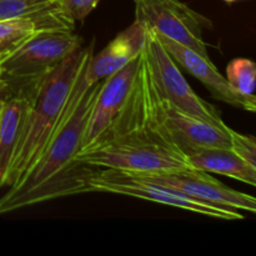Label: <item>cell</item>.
<instances>
[{
	"mask_svg": "<svg viewBox=\"0 0 256 256\" xmlns=\"http://www.w3.org/2000/svg\"><path fill=\"white\" fill-rule=\"evenodd\" d=\"M10 96L9 89H8V85L4 80H0V114L2 112V108H4L5 102L8 100V98Z\"/></svg>",
	"mask_w": 256,
	"mask_h": 256,
	"instance_id": "cell-20",
	"label": "cell"
},
{
	"mask_svg": "<svg viewBox=\"0 0 256 256\" xmlns=\"http://www.w3.org/2000/svg\"><path fill=\"white\" fill-rule=\"evenodd\" d=\"M242 109L248 110V112H256V95L255 94L245 95L244 102H242Z\"/></svg>",
	"mask_w": 256,
	"mask_h": 256,
	"instance_id": "cell-19",
	"label": "cell"
},
{
	"mask_svg": "<svg viewBox=\"0 0 256 256\" xmlns=\"http://www.w3.org/2000/svg\"><path fill=\"white\" fill-rule=\"evenodd\" d=\"M135 179L174 190L196 202L232 210H245L256 215V198L232 189L199 169H186L158 174H134L122 172Z\"/></svg>",
	"mask_w": 256,
	"mask_h": 256,
	"instance_id": "cell-8",
	"label": "cell"
},
{
	"mask_svg": "<svg viewBox=\"0 0 256 256\" xmlns=\"http://www.w3.org/2000/svg\"><path fill=\"white\" fill-rule=\"evenodd\" d=\"M75 22H84L102 0H55Z\"/></svg>",
	"mask_w": 256,
	"mask_h": 256,
	"instance_id": "cell-18",
	"label": "cell"
},
{
	"mask_svg": "<svg viewBox=\"0 0 256 256\" xmlns=\"http://www.w3.org/2000/svg\"><path fill=\"white\" fill-rule=\"evenodd\" d=\"M135 20L142 26L152 28L158 32L186 46L199 54L209 56L204 30L212 29V20L195 12L180 0H132Z\"/></svg>",
	"mask_w": 256,
	"mask_h": 256,
	"instance_id": "cell-7",
	"label": "cell"
},
{
	"mask_svg": "<svg viewBox=\"0 0 256 256\" xmlns=\"http://www.w3.org/2000/svg\"><path fill=\"white\" fill-rule=\"evenodd\" d=\"M225 78L232 89L240 94H254L256 89V62L246 58L232 59L228 64Z\"/></svg>",
	"mask_w": 256,
	"mask_h": 256,
	"instance_id": "cell-16",
	"label": "cell"
},
{
	"mask_svg": "<svg viewBox=\"0 0 256 256\" xmlns=\"http://www.w3.org/2000/svg\"><path fill=\"white\" fill-rule=\"evenodd\" d=\"M78 162L96 169L158 174L192 169L189 159L169 142L152 140L115 142L80 152Z\"/></svg>",
	"mask_w": 256,
	"mask_h": 256,
	"instance_id": "cell-4",
	"label": "cell"
},
{
	"mask_svg": "<svg viewBox=\"0 0 256 256\" xmlns=\"http://www.w3.org/2000/svg\"><path fill=\"white\" fill-rule=\"evenodd\" d=\"M30 109V96L12 94L0 114V189L8 186L10 168L22 140Z\"/></svg>",
	"mask_w": 256,
	"mask_h": 256,
	"instance_id": "cell-13",
	"label": "cell"
},
{
	"mask_svg": "<svg viewBox=\"0 0 256 256\" xmlns=\"http://www.w3.org/2000/svg\"><path fill=\"white\" fill-rule=\"evenodd\" d=\"M144 28L142 52L158 94L186 114L214 124H225L219 110L192 89L176 62L158 39L154 29Z\"/></svg>",
	"mask_w": 256,
	"mask_h": 256,
	"instance_id": "cell-5",
	"label": "cell"
},
{
	"mask_svg": "<svg viewBox=\"0 0 256 256\" xmlns=\"http://www.w3.org/2000/svg\"><path fill=\"white\" fill-rule=\"evenodd\" d=\"M224 2H236V0H224Z\"/></svg>",
	"mask_w": 256,
	"mask_h": 256,
	"instance_id": "cell-21",
	"label": "cell"
},
{
	"mask_svg": "<svg viewBox=\"0 0 256 256\" xmlns=\"http://www.w3.org/2000/svg\"><path fill=\"white\" fill-rule=\"evenodd\" d=\"M49 32L44 25L32 19L0 20V80L2 65L32 38Z\"/></svg>",
	"mask_w": 256,
	"mask_h": 256,
	"instance_id": "cell-15",
	"label": "cell"
},
{
	"mask_svg": "<svg viewBox=\"0 0 256 256\" xmlns=\"http://www.w3.org/2000/svg\"><path fill=\"white\" fill-rule=\"evenodd\" d=\"M82 42L74 32H44L32 38L2 65V80L10 95L29 96L38 82L79 50Z\"/></svg>",
	"mask_w": 256,
	"mask_h": 256,
	"instance_id": "cell-3",
	"label": "cell"
},
{
	"mask_svg": "<svg viewBox=\"0 0 256 256\" xmlns=\"http://www.w3.org/2000/svg\"><path fill=\"white\" fill-rule=\"evenodd\" d=\"M188 159L195 169L225 175L256 188V169L232 149H202L192 152Z\"/></svg>",
	"mask_w": 256,
	"mask_h": 256,
	"instance_id": "cell-14",
	"label": "cell"
},
{
	"mask_svg": "<svg viewBox=\"0 0 256 256\" xmlns=\"http://www.w3.org/2000/svg\"><path fill=\"white\" fill-rule=\"evenodd\" d=\"M145 42V28L135 20L120 32L102 52L94 54L88 64L85 80L89 85L106 79L142 52Z\"/></svg>",
	"mask_w": 256,
	"mask_h": 256,
	"instance_id": "cell-12",
	"label": "cell"
},
{
	"mask_svg": "<svg viewBox=\"0 0 256 256\" xmlns=\"http://www.w3.org/2000/svg\"><path fill=\"white\" fill-rule=\"evenodd\" d=\"M142 50L128 64L104 79L89 115L80 152L94 146L119 114L132 88L142 62Z\"/></svg>",
	"mask_w": 256,
	"mask_h": 256,
	"instance_id": "cell-10",
	"label": "cell"
},
{
	"mask_svg": "<svg viewBox=\"0 0 256 256\" xmlns=\"http://www.w3.org/2000/svg\"><path fill=\"white\" fill-rule=\"evenodd\" d=\"M90 192H110L149 200L166 206L179 208L188 212H196L205 216L222 220H242L244 216L238 210L222 209L196 202L174 190L166 189L160 185L135 179L125 172L112 169H96L89 179Z\"/></svg>",
	"mask_w": 256,
	"mask_h": 256,
	"instance_id": "cell-6",
	"label": "cell"
},
{
	"mask_svg": "<svg viewBox=\"0 0 256 256\" xmlns=\"http://www.w3.org/2000/svg\"><path fill=\"white\" fill-rule=\"evenodd\" d=\"M159 110L165 129L186 158L202 149H232V135L226 124H214L186 114L160 95Z\"/></svg>",
	"mask_w": 256,
	"mask_h": 256,
	"instance_id": "cell-9",
	"label": "cell"
},
{
	"mask_svg": "<svg viewBox=\"0 0 256 256\" xmlns=\"http://www.w3.org/2000/svg\"><path fill=\"white\" fill-rule=\"evenodd\" d=\"M232 135V149L244 158L256 169V136L242 134L230 128Z\"/></svg>",
	"mask_w": 256,
	"mask_h": 256,
	"instance_id": "cell-17",
	"label": "cell"
},
{
	"mask_svg": "<svg viewBox=\"0 0 256 256\" xmlns=\"http://www.w3.org/2000/svg\"><path fill=\"white\" fill-rule=\"evenodd\" d=\"M94 49L95 39H92L88 46L80 48L45 75L29 95L30 109L10 168L8 186H12L34 164L46 146L64 112L78 72L86 58L94 54Z\"/></svg>",
	"mask_w": 256,
	"mask_h": 256,
	"instance_id": "cell-2",
	"label": "cell"
},
{
	"mask_svg": "<svg viewBox=\"0 0 256 256\" xmlns=\"http://www.w3.org/2000/svg\"><path fill=\"white\" fill-rule=\"evenodd\" d=\"M86 58L68 96L65 109L46 146L34 164L0 198V215L52 199L90 192L89 179L95 168L78 162L85 128L102 82L85 80Z\"/></svg>",
	"mask_w": 256,
	"mask_h": 256,
	"instance_id": "cell-1",
	"label": "cell"
},
{
	"mask_svg": "<svg viewBox=\"0 0 256 256\" xmlns=\"http://www.w3.org/2000/svg\"><path fill=\"white\" fill-rule=\"evenodd\" d=\"M158 39L162 42L165 49L170 52L172 59L176 62L178 65L184 68L190 75L199 80L205 88L210 92V94L215 99L220 100L222 102L232 105L234 108L242 109V102H244L245 95L240 94L236 90L232 89V85L228 82L226 78L220 74L212 62L209 56L199 54L192 48L172 39V38L162 35L154 30Z\"/></svg>",
	"mask_w": 256,
	"mask_h": 256,
	"instance_id": "cell-11",
	"label": "cell"
}]
</instances>
